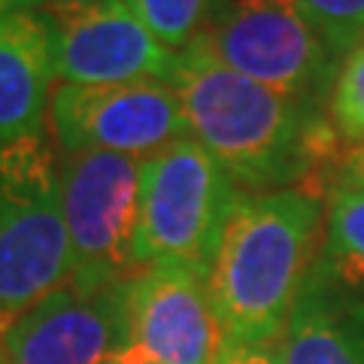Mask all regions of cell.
<instances>
[{"label": "cell", "instance_id": "obj_12", "mask_svg": "<svg viewBox=\"0 0 364 364\" xmlns=\"http://www.w3.org/2000/svg\"><path fill=\"white\" fill-rule=\"evenodd\" d=\"M282 364H364V294L310 277L279 340Z\"/></svg>", "mask_w": 364, "mask_h": 364}, {"label": "cell", "instance_id": "obj_21", "mask_svg": "<svg viewBox=\"0 0 364 364\" xmlns=\"http://www.w3.org/2000/svg\"><path fill=\"white\" fill-rule=\"evenodd\" d=\"M104 364H155V361L143 358V355H136L134 349H122L119 355H112V358H109V361H104Z\"/></svg>", "mask_w": 364, "mask_h": 364}, {"label": "cell", "instance_id": "obj_13", "mask_svg": "<svg viewBox=\"0 0 364 364\" xmlns=\"http://www.w3.org/2000/svg\"><path fill=\"white\" fill-rule=\"evenodd\" d=\"M313 277L352 294H364V191L325 188V228Z\"/></svg>", "mask_w": 364, "mask_h": 364}, {"label": "cell", "instance_id": "obj_18", "mask_svg": "<svg viewBox=\"0 0 364 364\" xmlns=\"http://www.w3.org/2000/svg\"><path fill=\"white\" fill-rule=\"evenodd\" d=\"M222 364H282L279 343L264 346H228Z\"/></svg>", "mask_w": 364, "mask_h": 364}, {"label": "cell", "instance_id": "obj_7", "mask_svg": "<svg viewBox=\"0 0 364 364\" xmlns=\"http://www.w3.org/2000/svg\"><path fill=\"white\" fill-rule=\"evenodd\" d=\"M49 128L64 155L112 152L143 161L179 136H188L179 97L167 82H55L49 97Z\"/></svg>", "mask_w": 364, "mask_h": 364}, {"label": "cell", "instance_id": "obj_17", "mask_svg": "<svg viewBox=\"0 0 364 364\" xmlns=\"http://www.w3.org/2000/svg\"><path fill=\"white\" fill-rule=\"evenodd\" d=\"M328 182H331V186H349V188L364 191V146H346V149L334 158Z\"/></svg>", "mask_w": 364, "mask_h": 364}, {"label": "cell", "instance_id": "obj_2", "mask_svg": "<svg viewBox=\"0 0 364 364\" xmlns=\"http://www.w3.org/2000/svg\"><path fill=\"white\" fill-rule=\"evenodd\" d=\"M325 198L306 188L240 195L210 270V298L231 346L279 343L313 277Z\"/></svg>", "mask_w": 364, "mask_h": 364}, {"label": "cell", "instance_id": "obj_10", "mask_svg": "<svg viewBox=\"0 0 364 364\" xmlns=\"http://www.w3.org/2000/svg\"><path fill=\"white\" fill-rule=\"evenodd\" d=\"M128 282L79 289L67 282L0 337L6 364H104L128 349Z\"/></svg>", "mask_w": 364, "mask_h": 364}, {"label": "cell", "instance_id": "obj_22", "mask_svg": "<svg viewBox=\"0 0 364 364\" xmlns=\"http://www.w3.org/2000/svg\"><path fill=\"white\" fill-rule=\"evenodd\" d=\"M0 364H6V355H4V349H0Z\"/></svg>", "mask_w": 364, "mask_h": 364}, {"label": "cell", "instance_id": "obj_4", "mask_svg": "<svg viewBox=\"0 0 364 364\" xmlns=\"http://www.w3.org/2000/svg\"><path fill=\"white\" fill-rule=\"evenodd\" d=\"M243 191L191 136L143 161L134 264H182L210 279L228 219Z\"/></svg>", "mask_w": 364, "mask_h": 364}, {"label": "cell", "instance_id": "obj_6", "mask_svg": "<svg viewBox=\"0 0 364 364\" xmlns=\"http://www.w3.org/2000/svg\"><path fill=\"white\" fill-rule=\"evenodd\" d=\"M143 161L112 152L58 155L61 213L70 237L73 273L79 289H107L131 282L136 210H140Z\"/></svg>", "mask_w": 364, "mask_h": 364}, {"label": "cell", "instance_id": "obj_20", "mask_svg": "<svg viewBox=\"0 0 364 364\" xmlns=\"http://www.w3.org/2000/svg\"><path fill=\"white\" fill-rule=\"evenodd\" d=\"M97 0H46V13H73V9L91 6Z\"/></svg>", "mask_w": 364, "mask_h": 364}, {"label": "cell", "instance_id": "obj_14", "mask_svg": "<svg viewBox=\"0 0 364 364\" xmlns=\"http://www.w3.org/2000/svg\"><path fill=\"white\" fill-rule=\"evenodd\" d=\"M128 4L167 49L182 52L207 33L219 0H128Z\"/></svg>", "mask_w": 364, "mask_h": 364}, {"label": "cell", "instance_id": "obj_19", "mask_svg": "<svg viewBox=\"0 0 364 364\" xmlns=\"http://www.w3.org/2000/svg\"><path fill=\"white\" fill-rule=\"evenodd\" d=\"M33 9H46V0H0V16L33 13Z\"/></svg>", "mask_w": 364, "mask_h": 364}, {"label": "cell", "instance_id": "obj_3", "mask_svg": "<svg viewBox=\"0 0 364 364\" xmlns=\"http://www.w3.org/2000/svg\"><path fill=\"white\" fill-rule=\"evenodd\" d=\"M58 155L49 134L0 146V337L70 282Z\"/></svg>", "mask_w": 364, "mask_h": 364}, {"label": "cell", "instance_id": "obj_8", "mask_svg": "<svg viewBox=\"0 0 364 364\" xmlns=\"http://www.w3.org/2000/svg\"><path fill=\"white\" fill-rule=\"evenodd\" d=\"M52 28L55 82H167L176 52L155 37L128 0H97L73 13H43Z\"/></svg>", "mask_w": 364, "mask_h": 364}, {"label": "cell", "instance_id": "obj_15", "mask_svg": "<svg viewBox=\"0 0 364 364\" xmlns=\"http://www.w3.org/2000/svg\"><path fill=\"white\" fill-rule=\"evenodd\" d=\"M328 119L340 143L364 146V40L337 67L328 97Z\"/></svg>", "mask_w": 364, "mask_h": 364}, {"label": "cell", "instance_id": "obj_9", "mask_svg": "<svg viewBox=\"0 0 364 364\" xmlns=\"http://www.w3.org/2000/svg\"><path fill=\"white\" fill-rule=\"evenodd\" d=\"M128 349L155 364H222L228 337L210 282L182 264H152L124 291Z\"/></svg>", "mask_w": 364, "mask_h": 364}, {"label": "cell", "instance_id": "obj_5", "mask_svg": "<svg viewBox=\"0 0 364 364\" xmlns=\"http://www.w3.org/2000/svg\"><path fill=\"white\" fill-rule=\"evenodd\" d=\"M200 40L231 70L328 109L343 58H337L298 0H219Z\"/></svg>", "mask_w": 364, "mask_h": 364}, {"label": "cell", "instance_id": "obj_1", "mask_svg": "<svg viewBox=\"0 0 364 364\" xmlns=\"http://www.w3.org/2000/svg\"><path fill=\"white\" fill-rule=\"evenodd\" d=\"M167 85L179 97L188 136L246 195L306 188L322 170L331 173L340 136L328 109L225 67L203 40L176 52Z\"/></svg>", "mask_w": 364, "mask_h": 364}, {"label": "cell", "instance_id": "obj_11", "mask_svg": "<svg viewBox=\"0 0 364 364\" xmlns=\"http://www.w3.org/2000/svg\"><path fill=\"white\" fill-rule=\"evenodd\" d=\"M52 88L55 58L46 16H0V146L46 134Z\"/></svg>", "mask_w": 364, "mask_h": 364}, {"label": "cell", "instance_id": "obj_16", "mask_svg": "<svg viewBox=\"0 0 364 364\" xmlns=\"http://www.w3.org/2000/svg\"><path fill=\"white\" fill-rule=\"evenodd\" d=\"M306 18L337 52V58L355 49L364 40V0H298Z\"/></svg>", "mask_w": 364, "mask_h": 364}]
</instances>
